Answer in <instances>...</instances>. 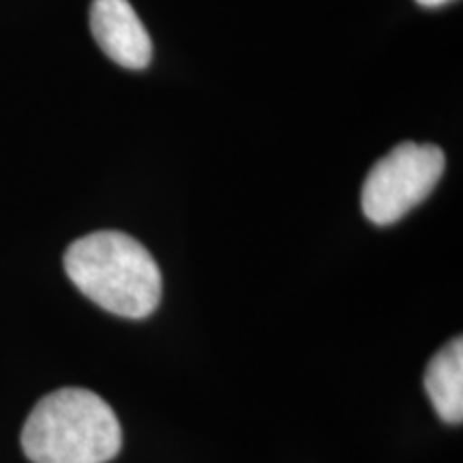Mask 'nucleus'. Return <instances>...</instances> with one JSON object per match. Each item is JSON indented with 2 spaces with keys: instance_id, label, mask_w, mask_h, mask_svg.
Segmentation results:
<instances>
[{
  "instance_id": "6",
  "label": "nucleus",
  "mask_w": 463,
  "mask_h": 463,
  "mask_svg": "<svg viewBox=\"0 0 463 463\" xmlns=\"http://www.w3.org/2000/svg\"><path fill=\"white\" fill-rule=\"evenodd\" d=\"M416 3L422 5V7H430V9H433V7H442V5L450 3V0H416Z\"/></svg>"
},
{
  "instance_id": "2",
  "label": "nucleus",
  "mask_w": 463,
  "mask_h": 463,
  "mask_svg": "<svg viewBox=\"0 0 463 463\" xmlns=\"http://www.w3.org/2000/svg\"><path fill=\"white\" fill-rule=\"evenodd\" d=\"M123 447L114 410L86 389H61L33 408L22 449L33 463H108Z\"/></svg>"
},
{
  "instance_id": "1",
  "label": "nucleus",
  "mask_w": 463,
  "mask_h": 463,
  "mask_svg": "<svg viewBox=\"0 0 463 463\" xmlns=\"http://www.w3.org/2000/svg\"><path fill=\"white\" fill-rule=\"evenodd\" d=\"M65 270L86 298L114 316L142 320L159 307V266L140 241L123 232H95L71 242Z\"/></svg>"
},
{
  "instance_id": "4",
  "label": "nucleus",
  "mask_w": 463,
  "mask_h": 463,
  "mask_svg": "<svg viewBox=\"0 0 463 463\" xmlns=\"http://www.w3.org/2000/svg\"><path fill=\"white\" fill-rule=\"evenodd\" d=\"M90 31L99 48L125 69H146L153 42L129 0H92Z\"/></svg>"
},
{
  "instance_id": "3",
  "label": "nucleus",
  "mask_w": 463,
  "mask_h": 463,
  "mask_svg": "<svg viewBox=\"0 0 463 463\" xmlns=\"http://www.w3.org/2000/svg\"><path fill=\"white\" fill-rule=\"evenodd\" d=\"M444 164V153L433 144H399L367 174L361 198L364 217L375 225L399 222L436 189Z\"/></svg>"
},
{
  "instance_id": "5",
  "label": "nucleus",
  "mask_w": 463,
  "mask_h": 463,
  "mask_svg": "<svg viewBox=\"0 0 463 463\" xmlns=\"http://www.w3.org/2000/svg\"><path fill=\"white\" fill-rule=\"evenodd\" d=\"M425 391L436 414L449 425L463 420V339L442 347L427 364Z\"/></svg>"
}]
</instances>
